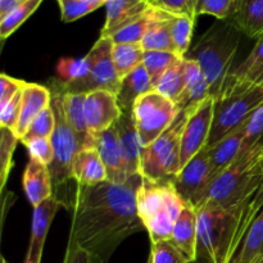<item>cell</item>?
Returning a JSON list of instances; mask_svg holds the SVG:
<instances>
[{"label":"cell","mask_w":263,"mask_h":263,"mask_svg":"<svg viewBox=\"0 0 263 263\" xmlns=\"http://www.w3.org/2000/svg\"><path fill=\"white\" fill-rule=\"evenodd\" d=\"M143 182L141 175L125 184L110 181L79 185L69 207L71 228L68 241L109 261L113 252L128 236L143 231L138 213L136 194Z\"/></svg>","instance_id":"6da1fadb"},{"label":"cell","mask_w":263,"mask_h":263,"mask_svg":"<svg viewBox=\"0 0 263 263\" xmlns=\"http://www.w3.org/2000/svg\"><path fill=\"white\" fill-rule=\"evenodd\" d=\"M247 205L228 208L205 203L198 208L197 258L229 263L239 244Z\"/></svg>","instance_id":"7a4b0ae2"},{"label":"cell","mask_w":263,"mask_h":263,"mask_svg":"<svg viewBox=\"0 0 263 263\" xmlns=\"http://www.w3.org/2000/svg\"><path fill=\"white\" fill-rule=\"evenodd\" d=\"M241 35L243 33L230 21H217L185 55V58L193 59L199 64L210 84L213 99L221 94L233 69Z\"/></svg>","instance_id":"3957f363"},{"label":"cell","mask_w":263,"mask_h":263,"mask_svg":"<svg viewBox=\"0 0 263 263\" xmlns=\"http://www.w3.org/2000/svg\"><path fill=\"white\" fill-rule=\"evenodd\" d=\"M263 181V141L248 153L239 154L222 175L213 180L205 203L239 207L251 203Z\"/></svg>","instance_id":"277c9868"},{"label":"cell","mask_w":263,"mask_h":263,"mask_svg":"<svg viewBox=\"0 0 263 263\" xmlns=\"http://www.w3.org/2000/svg\"><path fill=\"white\" fill-rule=\"evenodd\" d=\"M136 204L139 217L148 231L152 244L171 240L185 204L172 180L151 181L143 179L136 194Z\"/></svg>","instance_id":"5b68a950"},{"label":"cell","mask_w":263,"mask_h":263,"mask_svg":"<svg viewBox=\"0 0 263 263\" xmlns=\"http://www.w3.org/2000/svg\"><path fill=\"white\" fill-rule=\"evenodd\" d=\"M49 89L51 92L50 105L55 116V128L51 135L54 159L53 163L49 166L51 179H53V197L59 200L64 208L69 210L74 193H76L72 192L71 182L76 184L72 177V166H73L76 156L82 149L73 128L71 127L67 120L62 90L59 89L57 82H54L53 87H49Z\"/></svg>","instance_id":"8992f818"},{"label":"cell","mask_w":263,"mask_h":263,"mask_svg":"<svg viewBox=\"0 0 263 263\" xmlns=\"http://www.w3.org/2000/svg\"><path fill=\"white\" fill-rule=\"evenodd\" d=\"M261 104H263L261 87L226 80L222 91L213 104V121L207 143L208 148L216 145L221 139L246 123Z\"/></svg>","instance_id":"52a82bcc"},{"label":"cell","mask_w":263,"mask_h":263,"mask_svg":"<svg viewBox=\"0 0 263 263\" xmlns=\"http://www.w3.org/2000/svg\"><path fill=\"white\" fill-rule=\"evenodd\" d=\"M190 107L180 110L179 116L171 126L153 141L145 146L141 153L143 179L151 181L172 180L180 172V154H181V136L189 117Z\"/></svg>","instance_id":"ba28073f"},{"label":"cell","mask_w":263,"mask_h":263,"mask_svg":"<svg viewBox=\"0 0 263 263\" xmlns=\"http://www.w3.org/2000/svg\"><path fill=\"white\" fill-rule=\"evenodd\" d=\"M176 103L157 91L143 95L135 102L131 112L141 145H151L158 139L179 116Z\"/></svg>","instance_id":"9c48e42d"},{"label":"cell","mask_w":263,"mask_h":263,"mask_svg":"<svg viewBox=\"0 0 263 263\" xmlns=\"http://www.w3.org/2000/svg\"><path fill=\"white\" fill-rule=\"evenodd\" d=\"M172 184L184 203L192 204L197 210L202 207L212 184L210 148L204 146L193 157L172 179Z\"/></svg>","instance_id":"30bf717a"},{"label":"cell","mask_w":263,"mask_h":263,"mask_svg":"<svg viewBox=\"0 0 263 263\" xmlns=\"http://www.w3.org/2000/svg\"><path fill=\"white\" fill-rule=\"evenodd\" d=\"M113 45L115 44L112 39L100 35L97 43L86 54L90 66V74L84 86V92L92 91V90H107L117 95L121 79L118 77L113 62Z\"/></svg>","instance_id":"8fae6325"},{"label":"cell","mask_w":263,"mask_h":263,"mask_svg":"<svg viewBox=\"0 0 263 263\" xmlns=\"http://www.w3.org/2000/svg\"><path fill=\"white\" fill-rule=\"evenodd\" d=\"M213 104L215 99L210 97L199 104L190 107L189 117L181 136V154H180L181 168L204 146H207L211 128H212Z\"/></svg>","instance_id":"7c38bea8"},{"label":"cell","mask_w":263,"mask_h":263,"mask_svg":"<svg viewBox=\"0 0 263 263\" xmlns=\"http://www.w3.org/2000/svg\"><path fill=\"white\" fill-rule=\"evenodd\" d=\"M84 112L87 127L95 140L100 134L115 126L122 116L117 97L107 90H92L86 92Z\"/></svg>","instance_id":"4fadbf2b"},{"label":"cell","mask_w":263,"mask_h":263,"mask_svg":"<svg viewBox=\"0 0 263 263\" xmlns=\"http://www.w3.org/2000/svg\"><path fill=\"white\" fill-rule=\"evenodd\" d=\"M61 207H63V204L54 197L45 200L37 207H33L30 246H28L25 263H41L46 235L54 220V216Z\"/></svg>","instance_id":"5bb4252c"},{"label":"cell","mask_w":263,"mask_h":263,"mask_svg":"<svg viewBox=\"0 0 263 263\" xmlns=\"http://www.w3.org/2000/svg\"><path fill=\"white\" fill-rule=\"evenodd\" d=\"M95 149L99 153L107 170L108 181L113 184H125L128 179L123 166L120 135L116 126H112L98 136Z\"/></svg>","instance_id":"9a60e30c"},{"label":"cell","mask_w":263,"mask_h":263,"mask_svg":"<svg viewBox=\"0 0 263 263\" xmlns=\"http://www.w3.org/2000/svg\"><path fill=\"white\" fill-rule=\"evenodd\" d=\"M51 92L49 87L39 84H30L25 82L22 89V104H21L20 120L14 128V134L22 138L33 122L36 117L41 112L50 107Z\"/></svg>","instance_id":"2e32d148"},{"label":"cell","mask_w":263,"mask_h":263,"mask_svg":"<svg viewBox=\"0 0 263 263\" xmlns=\"http://www.w3.org/2000/svg\"><path fill=\"white\" fill-rule=\"evenodd\" d=\"M115 126L117 127L120 135L126 176L127 179H131L136 175H141V153L144 146L140 143L133 117L131 115H122Z\"/></svg>","instance_id":"e0dca14e"},{"label":"cell","mask_w":263,"mask_h":263,"mask_svg":"<svg viewBox=\"0 0 263 263\" xmlns=\"http://www.w3.org/2000/svg\"><path fill=\"white\" fill-rule=\"evenodd\" d=\"M171 241L187 262L197 259L198 211L192 204H184L179 220L175 225Z\"/></svg>","instance_id":"ac0fdd59"},{"label":"cell","mask_w":263,"mask_h":263,"mask_svg":"<svg viewBox=\"0 0 263 263\" xmlns=\"http://www.w3.org/2000/svg\"><path fill=\"white\" fill-rule=\"evenodd\" d=\"M23 189L32 207H37L54 195L50 168L46 164L31 159L23 172Z\"/></svg>","instance_id":"d6986e66"},{"label":"cell","mask_w":263,"mask_h":263,"mask_svg":"<svg viewBox=\"0 0 263 263\" xmlns=\"http://www.w3.org/2000/svg\"><path fill=\"white\" fill-rule=\"evenodd\" d=\"M246 123L239 126L236 130H234L233 133L226 135L216 145L210 148L212 182L220 175H222L235 162V159L240 154L241 145H243L244 133H246Z\"/></svg>","instance_id":"ffe728a7"},{"label":"cell","mask_w":263,"mask_h":263,"mask_svg":"<svg viewBox=\"0 0 263 263\" xmlns=\"http://www.w3.org/2000/svg\"><path fill=\"white\" fill-rule=\"evenodd\" d=\"M185 85L176 105L180 110L192 105H197L211 97L210 84L203 73L202 68L195 61L184 57ZM212 98V97H211Z\"/></svg>","instance_id":"44dd1931"},{"label":"cell","mask_w":263,"mask_h":263,"mask_svg":"<svg viewBox=\"0 0 263 263\" xmlns=\"http://www.w3.org/2000/svg\"><path fill=\"white\" fill-rule=\"evenodd\" d=\"M228 21L243 35L258 39L263 35V0H235Z\"/></svg>","instance_id":"7402d4cb"},{"label":"cell","mask_w":263,"mask_h":263,"mask_svg":"<svg viewBox=\"0 0 263 263\" xmlns=\"http://www.w3.org/2000/svg\"><path fill=\"white\" fill-rule=\"evenodd\" d=\"M151 91H154V89L145 67L141 64L121 80L120 90L116 97L122 115H131L136 100Z\"/></svg>","instance_id":"603a6c76"},{"label":"cell","mask_w":263,"mask_h":263,"mask_svg":"<svg viewBox=\"0 0 263 263\" xmlns=\"http://www.w3.org/2000/svg\"><path fill=\"white\" fill-rule=\"evenodd\" d=\"M85 95H86V92H66L62 90V98H63V105L64 110H66L67 120H68L69 125L73 128L74 134L79 139L81 149H95L97 140L90 134L86 118H85Z\"/></svg>","instance_id":"cb8c5ba5"},{"label":"cell","mask_w":263,"mask_h":263,"mask_svg":"<svg viewBox=\"0 0 263 263\" xmlns=\"http://www.w3.org/2000/svg\"><path fill=\"white\" fill-rule=\"evenodd\" d=\"M105 8L107 20L100 35L109 37L123 25L146 12L151 5L146 0H108L105 3Z\"/></svg>","instance_id":"d4e9b609"},{"label":"cell","mask_w":263,"mask_h":263,"mask_svg":"<svg viewBox=\"0 0 263 263\" xmlns=\"http://www.w3.org/2000/svg\"><path fill=\"white\" fill-rule=\"evenodd\" d=\"M72 177L79 185H97L108 181L107 170L97 149H82L72 166Z\"/></svg>","instance_id":"484cf974"},{"label":"cell","mask_w":263,"mask_h":263,"mask_svg":"<svg viewBox=\"0 0 263 263\" xmlns=\"http://www.w3.org/2000/svg\"><path fill=\"white\" fill-rule=\"evenodd\" d=\"M59 85L66 92H84V86L90 74L86 55L84 58H62L57 64Z\"/></svg>","instance_id":"4316f807"},{"label":"cell","mask_w":263,"mask_h":263,"mask_svg":"<svg viewBox=\"0 0 263 263\" xmlns=\"http://www.w3.org/2000/svg\"><path fill=\"white\" fill-rule=\"evenodd\" d=\"M152 7V5H151ZM170 15L171 13L154 8V15L141 40V46L145 51H172L175 46L172 43L170 30Z\"/></svg>","instance_id":"83f0119b"},{"label":"cell","mask_w":263,"mask_h":263,"mask_svg":"<svg viewBox=\"0 0 263 263\" xmlns=\"http://www.w3.org/2000/svg\"><path fill=\"white\" fill-rule=\"evenodd\" d=\"M226 80L263 89V35L257 39L249 55L236 68L231 69Z\"/></svg>","instance_id":"f1b7e54d"},{"label":"cell","mask_w":263,"mask_h":263,"mask_svg":"<svg viewBox=\"0 0 263 263\" xmlns=\"http://www.w3.org/2000/svg\"><path fill=\"white\" fill-rule=\"evenodd\" d=\"M263 256V208L249 225L229 263H253Z\"/></svg>","instance_id":"f546056e"},{"label":"cell","mask_w":263,"mask_h":263,"mask_svg":"<svg viewBox=\"0 0 263 263\" xmlns=\"http://www.w3.org/2000/svg\"><path fill=\"white\" fill-rule=\"evenodd\" d=\"M145 50L141 44H115L112 50L113 62L121 80L143 64Z\"/></svg>","instance_id":"4dcf8cb0"},{"label":"cell","mask_w":263,"mask_h":263,"mask_svg":"<svg viewBox=\"0 0 263 263\" xmlns=\"http://www.w3.org/2000/svg\"><path fill=\"white\" fill-rule=\"evenodd\" d=\"M195 21L197 20L189 14H172L171 13L170 15L172 43L175 46V53L179 57H185L190 50Z\"/></svg>","instance_id":"1f68e13d"},{"label":"cell","mask_w":263,"mask_h":263,"mask_svg":"<svg viewBox=\"0 0 263 263\" xmlns=\"http://www.w3.org/2000/svg\"><path fill=\"white\" fill-rule=\"evenodd\" d=\"M154 15V8L151 7L143 14L123 25L109 36L113 44H140Z\"/></svg>","instance_id":"d6a6232c"},{"label":"cell","mask_w":263,"mask_h":263,"mask_svg":"<svg viewBox=\"0 0 263 263\" xmlns=\"http://www.w3.org/2000/svg\"><path fill=\"white\" fill-rule=\"evenodd\" d=\"M185 85L184 77V57L179 58L168 69L166 73L161 77L159 82L157 84L154 91L159 92L163 97L168 98L172 102L176 103L180 95L182 94Z\"/></svg>","instance_id":"836d02e7"},{"label":"cell","mask_w":263,"mask_h":263,"mask_svg":"<svg viewBox=\"0 0 263 263\" xmlns=\"http://www.w3.org/2000/svg\"><path fill=\"white\" fill-rule=\"evenodd\" d=\"M179 58L182 57L172 51H145L143 64L148 72L153 89H156L161 77Z\"/></svg>","instance_id":"e575fe53"},{"label":"cell","mask_w":263,"mask_h":263,"mask_svg":"<svg viewBox=\"0 0 263 263\" xmlns=\"http://www.w3.org/2000/svg\"><path fill=\"white\" fill-rule=\"evenodd\" d=\"M41 3H43V0H26L20 7L15 8L13 12L2 18L0 20V37H2V40H5L13 32H15L26 22V20L35 13V10L40 7Z\"/></svg>","instance_id":"d590c367"},{"label":"cell","mask_w":263,"mask_h":263,"mask_svg":"<svg viewBox=\"0 0 263 263\" xmlns=\"http://www.w3.org/2000/svg\"><path fill=\"white\" fill-rule=\"evenodd\" d=\"M21 143L20 138L10 128L0 127V184L2 190L8 181V176L13 166V153L17 144Z\"/></svg>","instance_id":"8d00e7d4"},{"label":"cell","mask_w":263,"mask_h":263,"mask_svg":"<svg viewBox=\"0 0 263 263\" xmlns=\"http://www.w3.org/2000/svg\"><path fill=\"white\" fill-rule=\"evenodd\" d=\"M55 128V116H54L51 105L41 112L37 117L33 120L25 135L21 138V143L25 145L28 141L37 138H51Z\"/></svg>","instance_id":"74e56055"},{"label":"cell","mask_w":263,"mask_h":263,"mask_svg":"<svg viewBox=\"0 0 263 263\" xmlns=\"http://www.w3.org/2000/svg\"><path fill=\"white\" fill-rule=\"evenodd\" d=\"M61 8V20L64 23L73 22L94 12L102 5V2H89V0H58Z\"/></svg>","instance_id":"f35d334b"},{"label":"cell","mask_w":263,"mask_h":263,"mask_svg":"<svg viewBox=\"0 0 263 263\" xmlns=\"http://www.w3.org/2000/svg\"><path fill=\"white\" fill-rule=\"evenodd\" d=\"M149 259L152 263H187L186 258L180 253L171 240L152 244Z\"/></svg>","instance_id":"ab89813d"},{"label":"cell","mask_w":263,"mask_h":263,"mask_svg":"<svg viewBox=\"0 0 263 263\" xmlns=\"http://www.w3.org/2000/svg\"><path fill=\"white\" fill-rule=\"evenodd\" d=\"M235 0H199L195 13L198 15H213L218 21L229 20L233 13Z\"/></svg>","instance_id":"60d3db41"},{"label":"cell","mask_w":263,"mask_h":263,"mask_svg":"<svg viewBox=\"0 0 263 263\" xmlns=\"http://www.w3.org/2000/svg\"><path fill=\"white\" fill-rule=\"evenodd\" d=\"M27 148L28 156L31 159L41 162V163L50 166L54 159V148L51 138H37L25 144Z\"/></svg>","instance_id":"b9f144b4"},{"label":"cell","mask_w":263,"mask_h":263,"mask_svg":"<svg viewBox=\"0 0 263 263\" xmlns=\"http://www.w3.org/2000/svg\"><path fill=\"white\" fill-rule=\"evenodd\" d=\"M21 104H22V90H20L7 104L0 107V127L10 128L14 131L20 120Z\"/></svg>","instance_id":"7bdbcfd3"},{"label":"cell","mask_w":263,"mask_h":263,"mask_svg":"<svg viewBox=\"0 0 263 263\" xmlns=\"http://www.w3.org/2000/svg\"><path fill=\"white\" fill-rule=\"evenodd\" d=\"M149 5L172 14H189L197 20L192 10V0H146Z\"/></svg>","instance_id":"ee69618b"},{"label":"cell","mask_w":263,"mask_h":263,"mask_svg":"<svg viewBox=\"0 0 263 263\" xmlns=\"http://www.w3.org/2000/svg\"><path fill=\"white\" fill-rule=\"evenodd\" d=\"M263 208V181L259 186L258 192L256 193V195L253 197V199L251 200L248 205L246 208V212H244V217H243V226H241V231H240V239H239V243L243 239L244 234L246 231L248 230L249 225L254 221V218L258 216V213L261 212ZM239 246V244H238Z\"/></svg>","instance_id":"f6af8a7d"},{"label":"cell","mask_w":263,"mask_h":263,"mask_svg":"<svg viewBox=\"0 0 263 263\" xmlns=\"http://www.w3.org/2000/svg\"><path fill=\"white\" fill-rule=\"evenodd\" d=\"M63 263H104V261L77 244L68 241Z\"/></svg>","instance_id":"bcb514c9"},{"label":"cell","mask_w":263,"mask_h":263,"mask_svg":"<svg viewBox=\"0 0 263 263\" xmlns=\"http://www.w3.org/2000/svg\"><path fill=\"white\" fill-rule=\"evenodd\" d=\"M25 81L13 79L8 74L3 73L0 76V107L7 104L20 90H22Z\"/></svg>","instance_id":"7dc6e473"},{"label":"cell","mask_w":263,"mask_h":263,"mask_svg":"<svg viewBox=\"0 0 263 263\" xmlns=\"http://www.w3.org/2000/svg\"><path fill=\"white\" fill-rule=\"evenodd\" d=\"M25 2L26 0H0V20L9 14L10 12H13L15 8L20 7Z\"/></svg>","instance_id":"c3c4849f"},{"label":"cell","mask_w":263,"mask_h":263,"mask_svg":"<svg viewBox=\"0 0 263 263\" xmlns=\"http://www.w3.org/2000/svg\"><path fill=\"white\" fill-rule=\"evenodd\" d=\"M199 0H192V10H193V14L197 17V13H195V9H197V4Z\"/></svg>","instance_id":"681fc988"},{"label":"cell","mask_w":263,"mask_h":263,"mask_svg":"<svg viewBox=\"0 0 263 263\" xmlns=\"http://www.w3.org/2000/svg\"><path fill=\"white\" fill-rule=\"evenodd\" d=\"M187 263H211V262L205 261V259H203V258H197V259H194V261L187 262Z\"/></svg>","instance_id":"f907efd6"},{"label":"cell","mask_w":263,"mask_h":263,"mask_svg":"<svg viewBox=\"0 0 263 263\" xmlns=\"http://www.w3.org/2000/svg\"><path fill=\"white\" fill-rule=\"evenodd\" d=\"M253 263H263V256H261V257H258V258L256 259V261H254Z\"/></svg>","instance_id":"816d5d0a"},{"label":"cell","mask_w":263,"mask_h":263,"mask_svg":"<svg viewBox=\"0 0 263 263\" xmlns=\"http://www.w3.org/2000/svg\"><path fill=\"white\" fill-rule=\"evenodd\" d=\"M89 2H102V3H104V0H89ZM105 4V3H104Z\"/></svg>","instance_id":"f5cc1de1"},{"label":"cell","mask_w":263,"mask_h":263,"mask_svg":"<svg viewBox=\"0 0 263 263\" xmlns=\"http://www.w3.org/2000/svg\"><path fill=\"white\" fill-rule=\"evenodd\" d=\"M2 263H9L5 258H2Z\"/></svg>","instance_id":"db71d44e"},{"label":"cell","mask_w":263,"mask_h":263,"mask_svg":"<svg viewBox=\"0 0 263 263\" xmlns=\"http://www.w3.org/2000/svg\"><path fill=\"white\" fill-rule=\"evenodd\" d=\"M146 263H152V262H151V259H148V262H146Z\"/></svg>","instance_id":"11a10c76"},{"label":"cell","mask_w":263,"mask_h":263,"mask_svg":"<svg viewBox=\"0 0 263 263\" xmlns=\"http://www.w3.org/2000/svg\"><path fill=\"white\" fill-rule=\"evenodd\" d=\"M108 2V0H104V3H107Z\"/></svg>","instance_id":"9f6ffc18"}]
</instances>
